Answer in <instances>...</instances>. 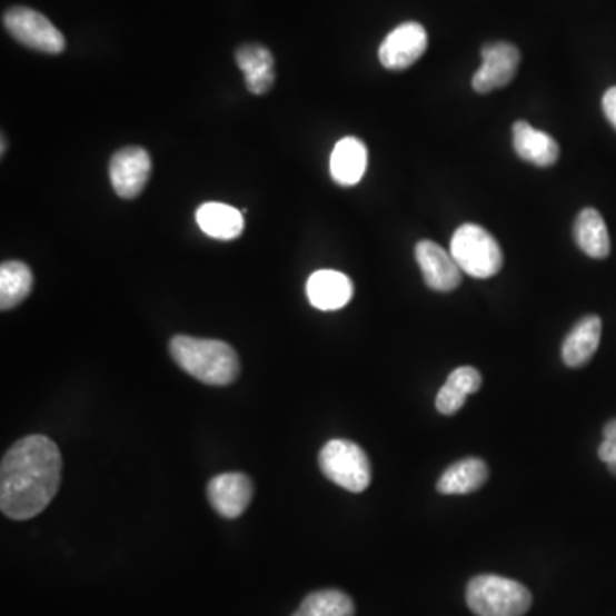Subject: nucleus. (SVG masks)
<instances>
[{"instance_id": "nucleus-1", "label": "nucleus", "mask_w": 616, "mask_h": 616, "mask_svg": "<svg viewBox=\"0 0 616 616\" xmlns=\"http://www.w3.org/2000/svg\"><path fill=\"white\" fill-rule=\"evenodd\" d=\"M62 481V456L49 437L30 435L6 453L0 468V509L28 520L49 507Z\"/></svg>"}, {"instance_id": "nucleus-2", "label": "nucleus", "mask_w": 616, "mask_h": 616, "mask_svg": "<svg viewBox=\"0 0 616 616\" xmlns=\"http://www.w3.org/2000/svg\"><path fill=\"white\" fill-rule=\"evenodd\" d=\"M170 355L175 364L206 386H230L240 374L237 351L218 339L175 336Z\"/></svg>"}, {"instance_id": "nucleus-3", "label": "nucleus", "mask_w": 616, "mask_h": 616, "mask_svg": "<svg viewBox=\"0 0 616 616\" xmlns=\"http://www.w3.org/2000/svg\"><path fill=\"white\" fill-rule=\"evenodd\" d=\"M466 602L478 616H523L533 605L527 587L500 576H478L468 584Z\"/></svg>"}, {"instance_id": "nucleus-4", "label": "nucleus", "mask_w": 616, "mask_h": 616, "mask_svg": "<svg viewBox=\"0 0 616 616\" xmlns=\"http://www.w3.org/2000/svg\"><path fill=\"white\" fill-rule=\"evenodd\" d=\"M450 254L460 271L473 278H494L504 266V254L498 241L479 225L466 223L457 228L450 240Z\"/></svg>"}, {"instance_id": "nucleus-5", "label": "nucleus", "mask_w": 616, "mask_h": 616, "mask_svg": "<svg viewBox=\"0 0 616 616\" xmlns=\"http://www.w3.org/2000/svg\"><path fill=\"white\" fill-rule=\"evenodd\" d=\"M319 466L327 479L351 494H361L370 485V460L360 446L349 440L335 438L327 443L320 450Z\"/></svg>"}, {"instance_id": "nucleus-6", "label": "nucleus", "mask_w": 616, "mask_h": 616, "mask_svg": "<svg viewBox=\"0 0 616 616\" xmlns=\"http://www.w3.org/2000/svg\"><path fill=\"white\" fill-rule=\"evenodd\" d=\"M4 28L21 46L38 52L57 53L66 49L63 34L46 16L30 8H12L4 14Z\"/></svg>"}, {"instance_id": "nucleus-7", "label": "nucleus", "mask_w": 616, "mask_h": 616, "mask_svg": "<svg viewBox=\"0 0 616 616\" xmlns=\"http://www.w3.org/2000/svg\"><path fill=\"white\" fill-rule=\"evenodd\" d=\"M481 66L473 76V90L487 95L510 85L519 68L520 52L509 41H495L481 49Z\"/></svg>"}, {"instance_id": "nucleus-8", "label": "nucleus", "mask_w": 616, "mask_h": 616, "mask_svg": "<svg viewBox=\"0 0 616 616\" xmlns=\"http://www.w3.org/2000/svg\"><path fill=\"white\" fill-rule=\"evenodd\" d=\"M428 47L427 30L420 23L408 21L394 28L379 49V59L389 71H405L420 60Z\"/></svg>"}, {"instance_id": "nucleus-9", "label": "nucleus", "mask_w": 616, "mask_h": 616, "mask_svg": "<svg viewBox=\"0 0 616 616\" xmlns=\"http://www.w3.org/2000/svg\"><path fill=\"white\" fill-rule=\"evenodd\" d=\"M113 190L123 199H135L145 189L151 175V158L138 146L122 148L113 155L108 167Z\"/></svg>"}, {"instance_id": "nucleus-10", "label": "nucleus", "mask_w": 616, "mask_h": 616, "mask_svg": "<svg viewBox=\"0 0 616 616\" xmlns=\"http://www.w3.org/2000/svg\"><path fill=\"white\" fill-rule=\"evenodd\" d=\"M416 262L424 272L425 282L428 288L440 294L456 290L463 282V271L457 266L453 254L435 244L424 240L416 246Z\"/></svg>"}, {"instance_id": "nucleus-11", "label": "nucleus", "mask_w": 616, "mask_h": 616, "mask_svg": "<svg viewBox=\"0 0 616 616\" xmlns=\"http://www.w3.org/2000/svg\"><path fill=\"white\" fill-rule=\"evenodd\" d=\"M208 497L219 516L237 519L252 501V481L244 473H223L209 481Z\"/></svg>"}, {"instance_id": "nucleus-12", "label": "nucleus", "mask_w": 616, "mask_h": 616, "mask_svg": "<svg viewBox=\"0 0 616 616\" xmlns=\"http://www.w3.org/2000/svg\"><path fill=\"white\" fill-rule=\"evenodd\" d=\"M307 297L312 307L324 312L339 310L354 298V281L342 272L322 269L308 278Z\"/></svg>"}, {"instance_id": "nucleus-13", "label": "nucleus", "mask_w": 616, "mask_h": 616, "mask_svg": "<svg viewBox=\"0 0 616 616\" xmlns=\"http://www.w3.org/2000/svg\"><path fill=\"white\" fill-rule=\"evenodd\" d=\"M514 149L520 160L536 167H552L560 158V146L552 136L543 130L535 129L529 123L519 120L513 127Z\"/></svg>"}, {"instance_id": "nucleus-14", "label": "nucleus", "mask_w": 616, "mask_h": 616, "mask_svg": "<svg viewBox=\"0 0 616 616\" xmlns=\"http://www.w3.org/2000/svg\"><path fill=\"white\" fill-rule=\"evenodd\" d=\"M238 69L246 76L247 90L252 95H266L275 85V59L266 47H240L235 53Z\"/></svg>"}, {"instance_id": "nucleus-15", "label": "nucleus", "mask_w": 616, "mask_h": 616, "mask_svg": "<svg viewBox=\"0 0 616 616\" xmlns=\"http://www.w3.org/2000/svg\"><path fill=\"white\" fill-rule=\"evenodd\" d=\"M602 331L603 322L598 316H586L580 319L568 332L562 346L564 364L570 368L584 367L598 351Z\"/></svg>"}, {"instance_id": "nucleus-16", "label": "nucleus", "mask_w": 616, "mask_h": 616, "mask_svg": "<svg viewBox=\"0 0 616 616\" xmlns=\"http://www.w3.org/2000/svg\"><path fill=\"white\" fill-rule=\"evenodd\" d=\"M367 146L360 139L354 138V136L341 139L332 149V179L342 187L357 186L367 171Z\"/></svg>"}, {"instance_id": "nucleus-17", "label": "nucleus", "mask_w": 616, "mask_h": 616, "mask_svg": "<svg viewBox=\"0 0 616 616\" xmlns=\"http://www.w3.org/2000/svg\"><path fill=\"white\" fill-rule=\"evenodd\" d=\"M488 466L478 457L457 460L438 478L437 490L443 495H468L487 483Z\"/></svg>"}, {"instance_id": "nucleus-18", "label": "nucleus", "mask_w": 616, "mask_h": 616, "mask_svg": "<svg viewBox=\"0 0 616 616\" xmlns=\"http://www.w3.org/2000/svg\"><path fill=\"white\" fill-rule=\"evenodd\" d=\"M196 221L208 237L235 240L244 234V212L223 202H206L197 209Z\"/></svg>"}, {"instance_id": "nucleus-19", "label": "nucleus", "mask_w": 616, "mask_h": 616, "mask_svg": "<svg viewBox=\"0 0 616 616\" xmlns=\"http://www.w3.org/2000/svg\"><path fill=\"white\" fill-rule=\"evenodd\" d=\"M483 379L476 368L459 367L450 374L443 389L438 390L435 406L443 415H456L471 394L478 393Z\"/></svg>"}, {"instance_id": "nucleus-20", "label": "nucleus", "mask_w": 616, "mask_h": 616, "mask_svg": "<svg viewBox=\"0 0 616 616\" xmlns=\"http://www.w3.org/2000/svg\"><path fill=\"white\" fill-rule=\"evenodd\" d=\"M574 238L586 256L593 259H606L612 250L608 228L602 212L593 208L583 209L574 223Z\"/></svg>"}, {"instance_id": "nucleus-21", "label": "nucleus", "mask_w": 616, "mask_h": 616, "mask_svg": "<svg viewBox=\"0 0 616 616\" xmlns=\"http://www.w3.org/2000/svg\"><path fill=\"white\" fill-rule=\"evenodd\" d=\"M33 290V272L27 264L8 260L0 266V308L11 310L23 304Z\"/></svg>"}, {"instance_id": "nucleus-22", "label": "nucleus", "mask_w": 616, "mask_h": 616, "mask_svg": "<svg viewBox=\"0 0 616 616\" xmlns=\"http://www.w3.org/2000/svg\"><path fill=\"white\" fill-rule=\"evenodd\" d=\"M291 616H355V603L339 589L316 590Z\"/></svg>"}, {"instance_id": "nucleus-23", "label": "nucleus", "mask_w": 616, "mask_h": 616, "mask_svg": "<svg viewBox=\"0 0 616 616\" xmlns=\"http://www.w3.org/2000/svg\"><path fill=\"white\" fill-rule=\"evenodd\" d=\"M599 459L606 463L609 473L616 476V438H605L598 449Z\"/></svg>"}, {"instance_id": "nucleus-24", "label": "nucleus", "mask_w": 616, "mask_h": 616, "mask_svg": "<svg viewBox=\"0 0 616 616\" xmlns=\"http://www.w3.org/2000/svg\"><path fill=\"white\" fill-rule=\"evenodd\" d=\"M603 112L606 119L616 129V88H609L603 97Z\"/></svg>"}, {"instance_id": "nucleus-25", "label": "nucleus", "mask_w": 616, "mask_h": 616, "mask_svg": "<svg viewBox=\"0 0 616 616\" xmlns=\"http://www.w3.org/2000/svg\"><path fill=\"white\" fill-rule=\"evenodd\" d=\"M603 435H605V438H616V420H612L606 424Z\"/></svg>"}, {"instance_id": "nucleus-26", "label": "nucleus", "mask_w": 616, "mask_h": 616, "mask_svg": "<svg viewBox=\"0 0 616 616\" xmlns=\"http://www.w3.org/2000/svg\"><path fill=\"white\" fill-rule=\"evenodd\" d=\"M0 152H2V155L6 152V138H2V151Z\"/></svg>"}]
</instances>
